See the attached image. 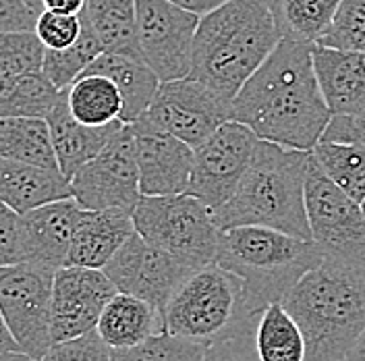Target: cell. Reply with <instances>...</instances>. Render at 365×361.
<instances>
[{
  "instance_id": "15",
  "label": "cell",
  "mask_w": 365,
  "mask_h": 361,
  "mask_svg": "<svg viewBox=\"0 0 365 361\" xmlns=\"http://www.w3.org/2000/svg\"><path fill=\"white\" fill-rule=\"evenodd\" d=\"M116 293L118 289L104 270L58 268L52 289V340L63 342L96 330L104 307Z\"/></svg>"
},
{
  "instance_id": "21",
  "label": "cell",
  "mask_w": 365,
  "mask_h": 361,
  "mask_svg": "<svg viewBox=\"0 0 365 361\" xmlns=\"http://www.w3.org/2000/svg\"><path fill=\"white\" fill-rule=\"evenodd\" d=\"M73 198L71 179L58 168L0 158V200L25 214L44 203Z\"/></svg>"
},
{
  "instance_id": "14",
  "label": "cell",
  "mask_w": 365,
  "mask_h": 361,
  "mask_svg": "<svg viewBox=\"0 0 365 361\" xmlns=\"http://www.w3.org/2000/svg\"><path fill=\"white\" fill-rule=\"evenodd\" d=\"M137 38L143 61L160 81L189 77L200 15L170 0H135Z\"/></svg>"
},
{
  "instance_id": "48",
  "label": "cell",
  "mask_w": 365,
  "mask_h": 361,
  "mask_svg": "<svg viewBox=\"0 0 365 361\" xmlns=\"http://www.w3.org/2000/svg\"><path fill=\"white\" fill-rule=\"evenodd\" d=\"M272 2H274V6H276V2H278V0H272Z\"/></svg>"
},
{
  "instance_id": "6",
  "label": "cell",
  "mask_w": 365,
  "mask_h": 361,
  "mask_svg": "<svg viewBox=\"0 0 365 361\" xmlns=\"http://www.w3.org/2000/svg\"><path fill=\"white\" fill-rule=\"evenodd\" d=\"M166 330L182 339L212 345L255 328L257 316L245 305L243 283L216 262L195 270L164 310Z\"/></svg>"
},
{
  "instance_id": "36",
  "label": "cell",
  "mask_w": 365,
  "mask_h": 361,
  "mask_svg": "<svg viewBox=\"0 0 365 361\" xmlns=\"http://www.w3.org/2000/svg\"><path fill=\"white\" fill-rule=\"evenodd\" d=\"M81 31H83L81 15L44 11V13H40L38 23H36L38 38L50 50H63V48L73 46L79 40Z\"/></svg>"
},
{
  "instance_id": "27",
  "label": "cell",
  "mask_w": 365,
  "mask_h": 361,
  "mask_svg": "<svg viewBox=\"0 0 365 361\" xmlns=\"http://www.w3.org/2000/svg\"><path fill=\"white\" fill-rule=\"evenodd\" d=\"M67 100L73 116L91 127H104L123 121V93L113 79L104 75H81L67 88Z\"/></svg>"
},
{
  "instance_id": "19",
  "label": "cell",
  "mask_w": 365,
  "mask_h": 361,
  "mask_svg": "<svg viewBox=\"0 0 365 361\" xmlns=\"http://www.w3.org/2000/svg\"><path fill=\"white\" fill-rule=\"evenodd\" d=\"M133 233L135 225L129 210H86L71 243L67 266L104 270Z\"/></svg>"
},
{
  "instance_id": "39",
  "label": "cell",
  "mask_w": 365,
  "mask_h": 361,
  "mask_svg": "<svg viewBox=\"0 0 365 361\" xmlns=\"http://www.w3.org/2000/svg\"><path fill=\"white\" fill-rule=\"evenodd\" d=\"M322 139L349 141L365 148V111L355 114H332Z\"/></svg>"
},
{
  "instance_id": "23",
  "label": "cell",
  "mask_w": 365,
  "mask_h": 361,
  "mask_svg": "<svg viewBox=\"0 0 365 361\" xmlns=\"http://www.w3.org/2000/svg\"><path fill=\"white\" fill-rule=\"evenodd\" d=\"M83 75H104L116 83L125 100L123 123H135L141 118L162 83L154 68L141 56L118 52H102Z\"/></svg>"
},
{
  "instance_id": "38",
  "label": "cell",
  "mask_w": 365,
  "mask_h": 361,
  "mask_svg": "<svg viewBox=\"0 0 365 361\" xmlns=\"http://www.w3.org/2000/svg\"><path fill=\"white\" fill-rule=\"evenodd\" d=\"M202 361H262L255 347V328L207 345Z\"/></svg>"
},
{
  "instance_id": "29",
  "label": "cell",
  "mask_w": 365,
  "mask_h": 361,
  "mask_svg": "<svg viewBox=\"0 0 365 361\" xmlns=\"http://www.w3.org/2000/svg\"><path fill=\"white\" fill-rule=\"evenodd\" d=\"M324 173L361 203L365 198V148L349 141L319 139L312 150Z\"/></svg>"
},
{
  "instance_id": "22",
  "label": "cell",
  "mask_w": 365,
  "mask_h": 361,
  "mask_svg": "<svg viewBox=\"0 0 365 361\" xmlns=\"http://www.w3.org/2000/svg\"><path fill=\"white\" fill-rule=\"evenodd\" d=\"M96 330L110 349H125L164 332L166 322L150 301L118 291L104 307Z\"/></svg>"
},
{
  "instance_id": "5",
  "label": "cell",
  "mask_w": 365,
  "mask_h": 361,
  "mask_svg": "<svg viewBox=\"0 0 365 361\" xmlns=\"http://www.w3.org/2000/svg\"><path fill=\"white\" fill-rule=\"evenodd\" d=\"M324 260L312 239H299L268 226H235L220 230L216 264L243 283L245 305L259 316L282 301L297 283Z\"/></svg>"
},
{
  "instance_id": "7",
  "label": "cell",
  "mask_w": 365,
  "mask_h": 361,
  "mask_svg": "<svg viewBox=\"0 0 365 361\" xmlns=\"http://www.w3.org/2000/svg\"><path fill=\"white\" fill-rule=\"evenodd\" d=\"M131 216L137 233L152 245L197 266L216 262L220 228L212 208L195 195H141Z\"/></svg>"
},
{
  "instance_id": "18",
  "label": "cell",
  "mask_w": 365,
  "mask_h": 361,
  "mask_svg": "<svg viewBox=\"0 0 365 361\" xmlns=\"http://www.w3.org/2000/svg\"><path fill=\"white\" fill-rule=\"evenodd\" d=\"M319 88L332 114L365 111V52L314 46Z\"/></svg>"
},
{
  "instance_id": "35",
  "label": "cell",
  "mask_w": 365,
  "mask_h": 361,
  "mask_svg": "<svg viewBox=\"0 0 365 361\" xmlns=\"http://www.w3.org/2000/svg\"><path fill=\"white\" fill-rule=\"evenodd\" d=\"M40 361H113V349L98 330H90L81 337L54 342Z\"/></svg>"
},
{
  "instance_id": "33",
  "label": "cell",
  "mask_w": 365,
  "mask_h": 361,
  "mask_svg": "<svg viewBox=\"0 0 365 361\" xmlns=\"http://www.w3.org/2000/svg\"><path fill=\"white\" fill-rule=\"evenodd\" d=\"M46 46L36 31L0 34V79L42 71Z\"/></svg>"
},
{
  "instance_id": "45",
  "label": "cell",
  "mask_w": 365,
  "mask_h": 361,
  "mask_svg": "<svg viewBox=\"0 0 365 361\" xmlns=\"http://www.w3.org/2000/svg\"><path fill=\"white\" fill-rule=\"evenodd\" d=\"M0 361H40L31 355H27L25 351H6V353H0Z\"/></svg>"
},
{
  "instance_id": "12",
  "label": "cell",
  "mask_w": 365,
  "mask_h": 361,
  "mask_svg": "<svg viewBox=\"0 0 365 361\" xmlns=\"http://www.w3.org/2000/svg\"><path fill=\"white\" fill-rule=\"evenodd\" d=\"M141 118L197 148L230 121V100L193 77L162 81Z\"/></svg>"
},
{
  "instance_id": "47",
  "label": "cell",
  "mask_w": 365,
  "mask_h": 361,
  "mask_svg": "<svg viewBox=\"0 0 365 361\" xmlns=\"http://www.w3.org/2000/svg\"><path fill=\"white\" fill-rule=\"evenodd\" d=\"M361 210H364V216H365V198H364V202H361Z\"/></svg>"
},
{
  "instance_id": "30",
  "label": "cell",
  "mask_w": 365,
  "mask_h": 361,
  "mask_svg": "<svg viewBox=\"0 0 365 361\" xmlns=\"http://www.w3.org/2000/svg\"><path fill=\"white\" fill-rule=\"evenodd\" d=\"M81 19H83V31L75 44L63 50L46 48L42 71L58 90L71 88L83 75V71L104 52L96 31L91 29L90 21L86 19L83 13H81Z\"/></svg>"
},
{
  "instance_id": "40",
  "label": "cell",
  "mask_w": 365,
  "mask_h": 361,
  "mask_svg": "<svg viewBox=\"0 0 365 361\" xmlns=\"http://www.w3.org/2000/svg\"><path fill=\"white\" fill-rule=\"evenodd\" d=\"M38 13L25 0H0V34L2 31H36Z\"/></svg>"
},
{
  "instance_id": "25",
  "label": "cell",
  "mask_w": 365,
  "mask_h": 361,
  "mask_svg": "<svg viewBox=\"0 0 365 361\" xmlns=\"http://www.w3.org/2000/svg\"><path fill=\"white\" fill-rule=\"evenodd\" d=\"M0 158L58 168L48 121L38 116H0Z\"/></svg>"
},
{
  "instance_id": "1",
  "label": "cell",
  "mask_w": 365,
  "mask_h": 361,
  "mask_svg": "<svg viewBox=\"0 0 365 361\" xmlns=\"http://www.w3.org/2000/svg\"><path fill=\"white\" fill-rule=\"evenodd\" d=\"M314 42L284 34L282 40L230 102V121L259 139L312 152L332 111L319 88Z\"/></svg>"
},
{
  "instance_id": "17",
  "label": "cell",
  "mask_w": 365,
  "mask_h": 361,
  "mask_svg": "<svg viewBox=\"0 0 365 361\" xmlns=\"http://www.w3.org/2000/svg\"><path fill=\"white\" fill-rule=\"evenodd\" d=\"M83 214L86 210L75 198L44 203L21 214L27 262H40L56 270L67 266L71 243Z\"/></svg>"
},
{
  "instance_id": "11",
  "label": "cell",
  "mask_w": 365,
  "mask_h": 361,
  "mask_svg": "<svg viewBox=\"0 0 365 361\" xmlns=\"http://www.w3.org/2000/svg\"><path fill=\"white\" fill-rule=\"evenodd\" d=\"M259 137L239 121L222 123L212 136L193 148V171L185 193L216 210L237 191L250 168Z\"/></svg>"
},
{
  "instance_id": "43",
  "label": "cell",
  "mask_w": 365,
  "mask_h": 361,
  "mask_svg": "<svg viewBox=\"0 0 365 361\" xmlns=\"http://www.w3.org/2000/svg\"><path fill=\"white\" fill-rule=\"evenodd\" d=\"M19 349V345H17V340L13 339V335H11V330H9V326H6V320L2 316V312H0V353H6V351H17ZM21 351V349H19Z\"/></svg>"
},
{
  "instance_id": "13",
  "label": "cell",
  "mask_w": 365,
  "mask_h": 361,
  "mask_svg": "<svg viewBox=\"0 0 365 361\" xmlns=\"http://www.w3.org/2000/svg\"><path fill=\"white\" fill-rule=\"evenodd\" d=\"M200 268L181 255L152 245L135 230L104 266V272L120 293L145 299L164 314L173 295Z\"/></svg>"
},
{
  "instance_id": "8",
  "label": "cell",
  "mask_w": 365,
  "mask_h": 361,
  "mask_svg": "<svg viewBox=\"0 0 365 361\" xmlns=\"http://www.w3.org/2000/svg\"><path fill=\"white\" fill-rule=\"evenodd\" d=\"M56 268L40 262L0 266V312L27 355L42 360L52 340V289Z\"/></svg>"
},
{
  "instance_id": "4",
  "label": "cell",
  "mask_w": 365,
  "mask_h": 361,
  "mask_svg": "<svg viewBox=\"0 0 365 361\" xmlns=\"http://www.w3.org/2000/svg\"><path fill=\"white\" fill-rule=\"evenodd\" d=\"M312 152L259 139L250 168L227 203L212 210L220 230L268 226L312 239L305 212V175Z\"/></svg>"
},
{
  "instance_id": "46",
  "label": "cell",
  "mask_w": 365,
  "mask_h": 361,
  "mask_svg": "<svg viewBox=\"0 0 365 361\" xmlns=\"http://www.w3.org/2000/svg\"><path fill=\"white\" fill-rule=\"evenodd\" d=\"M25 2H27V6H29L34 13H38V15H40V13H44V4H42V0H25Z\"/></svg>"
},
{
  "instance_id": "3",
  "label": "cell",
  "mask_w": 365,
  "mask_h": 361,
  "mask_svg": "<svg viewBox=\"0 0 365 361\" xmlns=\"http://www.w3.org/2000/svg\"><path fill=\"white\" fill-rule=\"evenodd\" d=\"M305 342V361H342L365 330V262L324 255L282 299Z\"/></svg>"
},
{
  "instance_id": "16",
  "label": "cell",
  "mask_w": 365,
  "mask_h": 361,
  "mask_svg": "<svg viewBox=\"0 0 365 361\" xmlns=\"http://www.w3.org/2000/svg\"><path fill=\"white\" fill-rule=\"evenodd\" d=\"M135 133L141 195L185 193L193 171V148L139 118L131 123Z\"/></svg>"
},
{
  "instance_id": "9",
  "label": "cell",
  "mask_w": 365,
  "mask_h": 361,
  "mask_svg": "<svg viewBox=\"0 0 365 361\" xmlns=\"http://www.w3.org/2000/svg\"><path fill=\"white\" fill-rule=\"evenodd\" d=\"M305 212L324 255L365 262V216L361 203L330 179L318 160L309 158L305 175Z\"/></svg>"
},
{
  "instance_id": "34",
  "label": "cell",
  "mask_w": 365,
  "mask_h": 361,
  "mask_svg": "<svg viewBox=\"0 0 365 361\" xmlns=\"http://www.w3.org/2000/svg\"><path fill=\"white\" fill-rule=\"evenodd\" d=\"M318 44L365 52V0H342L330 29Z\"/></svg>"
},
{
  "instance_id": "42",
  "label": "cell",
  "mask_w": 365,
  "mask_h": 361,
  "mask_svg": "<svg viewBox=\"0 0 365 361\" xmlns=\"http://www.w3.org/2000/svg\"><path fill=\"white\" fill-rule=\"evenodd\" d=\"M88 0H42L44 11L67 13V15H81Z\"/></svg>"
},
{
  "instance_id": "26",
  "label": "cell",
  "mask_w": 365,
  "mask_h": 361,
  "mask_svg": "<svg viewBox=\"0 0 365 361\" xmlns=\"http://www.w3.org/2000/svg\"><path fill=\"white\" fill-rule=\"evenodd\" d=\"M255 347L262 361H305L307 342L282 301L270 303L255 324Z\"/></svg>"
},
{
  "instance_id": "49",
  "label": "cell",
  "mask_w": 365,
  "mask_h": 361,
  "mask_svg": "<svg viewBox=\"0 0 365 361\" xmlns=\"http://www.w3.org/2000/svg\"><path fill=\"white\" fill-rule=\"evenodd\" d=\"M342 361H346V360H342Z\"/></svg>"
},
{
  "instance_id": "44",
  "label": "cell",
  "mask_w": 365,
  "mask_h": 361,
  "mask_svg": "<svg viewBox=\"0 0 365 361\" xmlns=\"http://www.w3.org/2000/svg\"><path fill=\"white\" fill-rule=\"evenodd\" d=\"M346 361H365V330L361 332V337L357 339V342L353 345V349L349 351Z\"/></svg>"
},
{
  "instance_id": "37",
  "label": "cell",
  "mask_w": 365,
  "mask_h": 361,
  "mask_svg": "<svg viewBox=\"0 0 365 361\" xmlns=\"http://www.w3.org/2000/svg\"><path fill=\"white\" fill-rule=\"evenodd\" d=\"M27 262L23 243V216L0 200V266Z\"/></svg>"
},
{
  "instance_id": "2",
  "label": "cell",
  "mask_w": 365,
  "mask_h": 361,
  "mask_svg": "<svg viewBox=\"0 0 365 361\" xmlns=\"http://www.w3.org/2000/svg\"><path fill=\"white\" fill-rule=\"evenodd\" d=\"M282 36L272 0H228L200 19L189 77L232 102Z\"/></svg>"
},
{
  "instance_id": "31",
  "label": "cell",
  "mask_w": 365,
  "mask_h": 361,
  "mask_svg": "<svg viewBox=\"0 0 365 361\" xmlns=\"http://www.w3.org/2000/svg\"><path fill=\"white\" fill-rule=\"evenodd\" d=\"M342 0H278L276 13L282 31L318 44L336 17Z\"/></svg>"
},
{
  "instance_id": "10",
  "label": "cell",
  "mask_w": 365,
  "mask_h": 361,
  "mask_svg": "<svg viewBox=\"0 0 365 361\" xmlns=\"http://www.w3.org/2000/svg\"><path fill=\"white\" fill-rule=\"evenodd\" d=\"M71 189L83 210L120 208L133 212L141 189L131 123H123L102 152L73 175Z\"/></svg>"
},
{
  "instance_id": "28",
  "label": "cell",
  "mask_w": 365,
  "mask_h": 361,
  "mask_svg": "<svg viewBox=\"0 0 365 361\" xmlns=\"http://www.w3.org/2000/svg\"><path fill=\"white\" fill-rule=\"evenodd\" d=\"M61 91L44 71L0 79V116L46 118L56 106Z\"/></svg>"
},
{
  "instance_id": "20",
  "label": "cell",
  "mask_w": 365,
  "mask_h": 361,
  "mask_svg": "<svg viewBox=\"0 0 365 361\" xmlns=\"http://www.w3.org/2000/svg\"><path fill=\"white\" fill-rule=\"evenodd\" d=\"M46 121L50 127L58 168L67 179H73V175L83 164H88L93 156H98L102 148L110 141V137L116 133V129L123 125V121H116L104 127H91L77 121L68 108L67 90L61 91L56 106L50 111Z\"/></svg>"
},
{
  "instance_id": "24",
  "label": "cell",
  "mask_w": 365,
  "mask_h": 361,
  "mask_svg": "<svg viewBox=\"0 0 365 361\" xmlns=\"http://www.w3.org/2000/svg\"><path fill=\"white\" fill-rule=\"evenodd\" d=\"M83 15L96 31L104 52L141 56L135 0H88Z\"/></svg>"
},
{
  "instance_id": "41",
  "label": "cell",
  "mask_w": 365,
  "mask_h": 361,
  "mask_svg": "<svg viewBox=\"0 0 365 361\" xmlns=\"http://www.w3.org/2000/svg\"><path fill=\"white\" fill-rule=\"evenodd\" d=\"M170 2H175L177 6H181L185 11H191V13L204 17L207 13H212L214 9L222 6L228 0H170Z\"/></svg>"
},
{
  "instance_id": "32",
  "label": "cell",
  "mask_w": 365,
  "mask_h": 361,
  "mask_svg": "<svg viewBox=\"0 0 365 361\" xmlns=\"http://www.w3.org/2000/svg\"><path fill=\"white\" fill-rule=\"evenodd\" d=\"M205 347L164 330L133 347L113 349V361H202Z\"/></svg>"
}]
</instances>
